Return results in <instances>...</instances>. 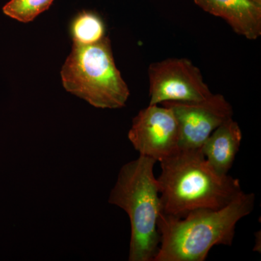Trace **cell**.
Returning a JSON list of instances; mask_svg holds the SVG:
<instances>
[{
    "label": "cell",
    "mask_w": 261,
    "mask_h": 261,
    "mask_svg": "<svg viewBox=\"0 0 261 261\" xmlns=\"http://www.w3.org/2000/svg\"><path fill=\"white\" fill-rule=\"evenodd\" d=\"M54 0H10L3 7L7 16L22 23H29L49 9Z\"/></svg>",
    "instance_id": "8fae6325"
},
{
    "label": "cell",
    "mask_w": 261,
    "mask_h": 261,
    "mask_svg": "<svg viewBox=\"0 0 261 261\" xmlns=\"http://www.w3.org/2000/svg\"><path fill=\"white\" fill-rule=\"evenodd\" d=\"M161 105L172 110L179 129V148H201L216 128L233 118V108L224 95L213 94L198 102L171 101Z\"/></svg>",
    "instance_id": "52a82bcc"
},
{
    "label": "cell",
    "mask_w": 261,
    "mask_h": 261,
    "mask_svg": "<svg viewBox=\"0 0 261 261\" xmlns=\"http://www.w3.org/2000/svg\"><path fill=\"white\" fill-rule=\"evenodd\" d=\"M155 160L140 155L122 166L108 202L128 214L130 224L128 260L153 261L159 250V187Z\"/></svg>",
    "instance_id": "3957f363"
},
{
    "label": "cell",
    "mask_w": 261,
    "mask_h": 261,
    "mask_svg": "<svg viewBox=\"0 0 261 261\" xmlns=\"http://www.w3.org/2000/svg\"><path fill=\"white\" fill-rule=\"evenodd\" d=\"M61 75L67 92L94 108H123L130 96L128 85L116 67L107 36L93 44L73 42Z\"/></svg>",
    "instance_id": "277c9868"
},
{
    "label": "cell",
    "mask_w": 261,
    "mask_h": 261,
    "mask_svg": "<svg viewBox=\"0 0 261 261\" xmlns=\"http://www.w3.org/2000/svg\"><path fill=\"white\" fill-rule=\"evenodd\" d=\"M73 42L93 44L106 37V25L100 17L91 12H83L77 15L70 27Z\"/></svg>",
    "instance_id": "30bf717a"
},
{
    "label": "cell",
    "mask_w": 261,
    "mask_h": 261,
    "mask_svg": "<svg viewBox=\"0 0 261 261\" xmlns=\"http://www.w3.org/2000/svg\"><path fill=\"white\" fill-rule=\"evenodd\" d=\"M243 140V132L233 118L216 128L203 144L202 153L207 163L221 176L228 175Z\"/></svg>",
    "instance_id": "9c48e42d"
},
{
    "label": "cell",
    "mask_w": 261,
    "mask_h": 261,
    "mask_svg": "<svg viewBox=\"0 0 261 261\" xmlns=\"http://www.w3.org/2000/svg\"><path fill=\"white\" fill-rule=\"evenodd\" d=\"M149 105L198 102L212 95L198 67L186 58H168L148 68Z\"/></svg>",
    "instance_id": "5b68a950"
},
{
    "label": "cell",
    "mask_w": 261,
    "mask_h": 261,
    "mask_svg": "<svg viewBox=\"0 0 261 261\" xmlns=\"http://www.w3.org/2000/svg\"><path fill=\"white\" fill-rule=\"evenodd\" d=\"M252 3H255V5L261 7V0H250Z\"/></svg>",
    "instance_id": "7c38bea8"
},
{
    "label": "cell",
    "mask_w": 261,
    "mask_h": 261,
    "mask_svg": "<svg viewBox=\"0 0 261 261\" xmlns=\"http://www.w3.org/2000/svg\"><path fill=\"white\" fill-rule=\"evenodd\" d=\"M149 105L134 118L128 138L140 155L161 162L179 150V129L168 106Z\"/></svg>",
    "instance_id": "8992f818"
},
{
    "label": "cell",
    "mask_w": 261,
    "mask_h": 261,
    "mask_svg": "<svg viewBox=\"0 0 261 261\" xmlns=\"http://www.w3.org/2000/svg\"><path fill=\"white\" fill-rule=\"evenodd\" d=\"M255 201V194L243 191L219 210L197 209L181 218L160 212L153 261H204L216 245L231 246L237 224L251 214Z\"/></svg>",
    "instance_id": "6da1fadb"
},
{
    "label": "cell",
    "mask_w": 261,
    "mask_h": 261,
    "mask_svg": "<svg viewBox=\"0 0 261 261\" xmlns=\"http://www.w3.org/2000/svg\"><path fill=\"white\" fill-rule=\"evenodd\" d=\"M204 11L224 19L233 32L250 40L261 35V7L250 0H194Z\"/></svg>",
    "instance_id": "ba28073f"
},
{
    "label": "cell",
    "mask_w": 261,
    "mask_h": 261,
    "mask_svg": "<svg viewBox=\"0 0 261 261\" xmlns=\"http://www.w3.org/2000/svg\"><path fill=\"white\" fill-rule=\"evenodd\" d=\"M159 182L161 213L181 218L197 209L219 210L243 190L238 178L221 176L202 149H180L161 161Z\"/></svg>",
    "instance_id": "7a4b0ae2"
}]
</instances>
